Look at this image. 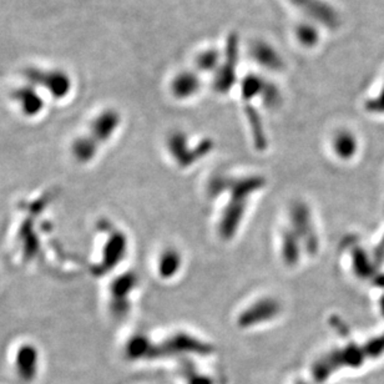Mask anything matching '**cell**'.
Returning a JSON list of instances; mask_svg holds the SVG:
<instances>
[{"mask_svg": "<svg viewBox=\"0 0 384 384\" xmlns=\"http://www.w3.org/2000/svg\"><path fill=\"white\" fill-rule=\"evenodd\" d=\"M100 148L102 145L95 142L88 133H85L84 135L78 136L74 142H71L70 155L76 163L88 165L94 161Z\"/></svg>", "mask_w": 384, "mask_h": 384, "instance_id": "cell-5", "label": "cell"}, {"mask_svg": "<svg viewBox=\"0 0 384 384\" xmlns=\"http://www.w3.org/2000/svg\"><path fill=\"white\" fill-rule=\"evenodd\" d=\"M13 367L23 383H33L41 371V350L32 342L19 344L14 352Z\"/></svg>", "mask_w": 384, "mask_h": 384, "instance_id": "cell-2", "label": "cell"}, {"mask_svg": "<svg viewBox=\"0 0 384 384\" xmlns=\"http://www.w3.org/2000/svg\"><path fill=\"white\" fill-rule=\"evenodd\" d=\"M126 249V238L122 232H113L105 240V246L102 247V262L109 266L117 264V261L125 256Z\"/></svg>", "mask_w": 384, "mask_h": 384, "instance_id": "cell-6", "label": "cell"}, {"mask_svg": "<svg viewBox=\"0 0 384 384\" xmlns=\"http://www.w3.org/2000/svg\"><path fill=\"white\" fill-rule=\"evenodd\" d=\"M119 125H120L119 113L113 109H106L91 122L89 126L88 134L102 146L115 135Z\"/></svg>", "mask_w": 384, "mask_h": 384, "instance_id": "cell-3", "label": "cell"}, {"mask_svg": "<svg viewBox=\"0 0 384 384\" xmlns=\"http://www.w3.org/2000/svg\"><path fill=\"white\" fill-rule=\"evenodd\" d=\"M357 151V142L350 133H341L335 140V153L342 160H350Z\"/></svg>", "mask_w": 384, "mask_h": 384, "instance_id": "cell-8", "label": "cell"}, {"mask_svg": "<svg viewBox=\"0 0 384 384\" xmlns=\"http://www.w3.org/2000/svg\"><path fill=\"white\" fill-rule=\"evenodd\" d=\"M23 75L30 85L35 88L44 89L47 94L56 100L67 98L73 89V81L70 75L61 69L30 67L23 71Z\"/></svg>", "mask_w": 384, "mask_h": 384, "instance_id": "cell-1", "label": "cell"}, {"mask_svg": "<svg viewBox=\"0 0 384 384\" xmlns=\"http://www.w3.org/2000/svg\"><path fill=\"white\" fill-rule=\"evenodd\" d=\"M181 267V255L175 249H166L160 253L157 260V271L162 278L175 276Z\"/></svg>", "mask_w": 384, "mask_h": 384, "instance_id": "cell-7", "label": "cell"}, {"mask_svg": "<svg viewBox=\"0 0 384 384\" xmlns=\"http://www.w3.org/2000/svg\"><path fill=\"white\" fill-rule=\"evenodd\" d=\"M12 98L16 102L21 114L27 117H35L45 109V102L39 94V90L30 84L15 89L12 93Z\"/></svg>", "mask_w": 384, "mask_h": 384, "instance_id": "cell-4", "label": "cell"}]
</instances>
